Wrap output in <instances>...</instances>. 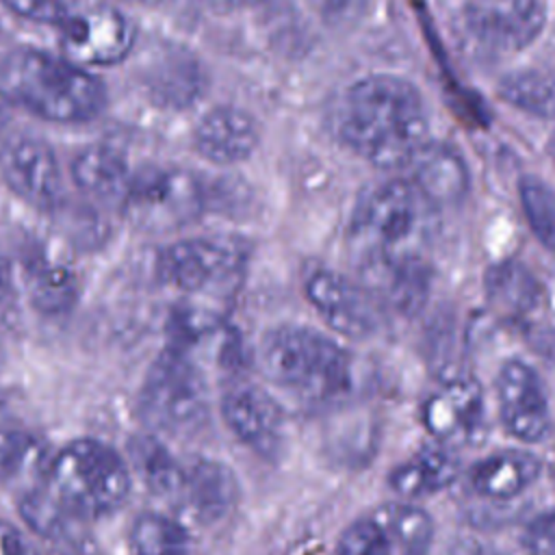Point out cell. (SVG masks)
Instances as JSON below:
<instances>
[{
	"instance_id": "14",
	"label": "cell",
	"mask_w": 555,
	"mask_h": 555,
	"mask_svg": "<svg viewBox=\"0 0 555 555\" xmlns=\"http://www.w3.org/2000/svg\"><path fill=\"white\" fill-rule=\"evenodd\" d=\"M499 421L507 436L535 444L551 429L548 392L538 371L522 360H507L496 375Z\"/></svg>"
},
{
	"instance_id": "6",
	"label": "cell",
	"mask_w": 555,
	"mask_h": 555,
	"mask_svg": "<svg viewBox=\"0 0 555 555\" xmlns=\"http://www.w3.org/2000/svg\"><path fill=\"white\" fill-rule=\"evenodd\" d=\"M139 408L152 429L171 436H189L206 423L208 388L189 351L169 345L154 360L139 390Z\"/></svg>"
},
{
	"instance_id": "19",
	"label": "cell",
	"mask_w": 555,
	"mask_h": 555,
	"mask_svg": "<svg viewBox=\"0 0 555 555\" xmlns=\"http://www.w3.org/2000/svg\"><path fill=\"white\" fill-rule=\"evenodd\" d=\"M540 475V457L529 451L505 449L477 460L468 470V486L486 501L505 503L529 490Z\"/></svg>"
},
{
	"instance_id": "40",
	"label": "cell",
	"mask_w": 555,
	"mask_h": 555,
	"mask_svg": "<svg viewBox=\"0 0 555 555\" xmlns=\"http://www.w3.org/2000/svg\"><path fill=\"white\" fill-rule=\"evenodd\" d=\"M141 2H147V4H156V2H163V0H141Z\"/></svg>"
},
{
	"instance_id": "29",
	"label": "cell",
	"mask_w": 555,
	"mask_h": 555,
	"mask_svg": "<svg viewBox=\"0 0 555 555\" xmlns=\"http://www.w3.org/2000/svg\"><path fill=\"white\" fill-rule=\"evenodd\" d=\"M501 98L531 115H548L555 108V85L553 80L533 69H522L503 76L499 82Z\"/></svg>"
},
{
	"instance_id": "41",
	"label": "cell",
	"mask_w": 555,
	"mask_h": 555,
	"mask_svg": "<svg viewBox=\"0 0 555 555\" xmlns=\"http://www.w3.org/2000/svg\"><path fill=\"white\" fill-rule=\"evenodd\" d=\"M551 468H553V477H555V455H553V464H551Z\"/></svg>"
},
{
	"instance_id": "35",
	"label": "cell",
	"mask_w": 555,
	"mask_h": 555,
	"mask_svg": "<svg viewBox=\"0 0 555 555\" xmlns=\"http://www.w3.org/2000/svg\"><path fill=\"white\" fill-rule=\"evenodd\" d=\"M0 555H39V553L15 525L0 520Z\"/></svg>"
},
{
	"instance_id": "30",
	"label": "cell",
	"mask_w": 555,
	"mask_h": 555,
	"mask_svg": "<svg viewBox=\"0 0 555 555\" xmlns=\"http://www.w3.org/2000/svg\"><path fill=\"white\" fill-rule=\"evenodd\" d=\"M520 204L533 234L555 254V191L538 178H522Z\"/></svg>"
},
{
	"instance_id": "16",
	"label": "cell",
	"mask_w": 555,
	"mask_h": 555,
	"mask_svg": "<svg viewBox=\"0 0 555 555\" xmlns=\"http://www.w3.org/2000/svg\"><path fill=\"white\" fill-rule=\"evenodd\" d=\"M306 297L321 319L347 338H369L382 323V306L369 288L330 269H319L306 280Z\"/></svg>"
},
{
	"instance_id": "32",
	"label": "cell",
	"mask_w": 555,
	"mask_h": 555,
	"mask_svg": "<svg viewBox=\"0 0 555 555\" xmlns=\"http://www.w3.org/2000/svg\"><path fill=\"white\" fill-rule=\"evenodd\" d=\"M520 546L529 555H555V507L538 514L525 525Z\"/></svg>"
},
{
	"instance_id": "2",
	"label": "cell",
	"mask_w": 555,
	"mask_h": 555,
	"mask_svg": "<svg viewBox=\"0 0 555 555\" xmlns=\"http://www.w3.org/2000/svg\"><path fill=\"white\" fill-rule=\"evenodd\" d=\"M0 98L43 121L85 124L104 111L106 87L65 56L24 46L0 59Z\"/></svg>"
},
{
	"instance_id": "28",
	"label": "cell",
	"mask_w": 555,
	"mask_h": 555,
	"mask_svg": "<svg viewBox=\"0 0 555 555\" xmlns=\"http://www.w3.org/2000/svg\"><path fill=\"white\" fill-rule=\"evenodd\" d=\"M132 555H193L186 529L158 512H143L130 527Z\"/></svg>"
},
{
	"instance_id": "18",
	"label": "cell",
	"mask_w": 555,
	"mask_h": 555,
	"mask_svg": "<svg viewBox=\"0 0 555 555\" xmlns=\"http://www.w3.org/2000/svg\"><path fill=\"white\" fill-rule=\"evenodd\" d=\"M258 145V126L249 113L236 106L208 111L193 130L195 152L215 165H236Z\"/></svg>"
},
{
	"instance_id": "27",
	"label": "cell",
	"mask_w": 555,
	"mask_h": 555,
	"mask_svg": "<svg viewBox=\"0 0 555 555\" xmlns=\"http://www.w3.org/2000/svg\"><path fill=\"white\" fill-rule=\"evenodd\" d=\"M130 466L143 486L158 496H176L182 490L184 466L176 462L169 449L152 434L134 436L128 442Z\"/></svg>"
},
{
	"instance_id": "8",
	"label": "cell",
	"mask_w": 555,
	"mask_h": 555,
	"mask_svg": "<svg viewBox=\"0 0 555 555\" xmlns=\"http://www.w3.org/2000/svg\"><path fill=\"white\" fill-rule=\"evenodd\" d=\"M431 544V516L414 503L399 501L356 518L340 533L334 555H427Z\"/></svg>"
},
{
	"instance_id": "9",
	"label": "cell",
	"mask_w": 555,
	"mask_h": 555,
	"mask_svg": "<svg viewBox=\"0 0 555 555\" xmlns=\"http://www.w3.org/2000/svg\"><path fill=\"white\" fill-rule=\"evenodd\" d=\"M56 30L63 56L85 69L117 65L137 46L134 22L108 4L72 11Z\"/></svg>"
},
{
	"instance_id": "22",
	"label": "cell",
	"mask_w": 555,
	"mask_h": 555,
	"mask_svg": "<svg viewBox=\"0 0 555 555\" xmlns=\"http://www.w3.org/2000/svg\"><path fill=\"white\" fill-rule=\"evenodd\" d=\"M460 468L462 464L455 451L440 444H427L390 470L388 488L412 503L449 488L457 479Z\"/></svg>"
},
{
	"instance_id": "13",
	"label": "cell",
	"mask_w": 555,
	"mask_h": 555,
	"mask_svg": "<svg viewBox=\"0 0 555 555\" xmlns=\"http://www.w3.org/2000/svg\"><path fill=\"white\" fill-rule=\"evenodd\" d=\"M542 0H468L462 24L468 39L488 54L527 48L544 26Z\"/></svg>"
},
{
	"instance_id": "33",
	"label": "cell",
	"mask_w": 555,
	"mask_h": 555,
	"mask_svg": "<svg viewBox=\"0 0 555 555\" xmlns=\"http://www.w3.org/2000/svg\"><path fill=\"white\" fill-rule=\"evenodd\" d=\"M306 2L330 26H351L364 15L369 7V0H306Z\"/></svg>"
},
{
	"instance_id": "10",
	"label": "cell",
	"mask_w": 555,
	"mask_h": 555,
	"mask_svg": "<svg viewBox=\"0 0 555 555\" xmlns=\"http://www.w3.org/2000/svg\"><path fill=\"white\" fill-rule=\"evenodd\" d=\"M421 423L436 444L451 451L475 447L486 436V401L477 379L444 377L421 405Z\"/></svg>"
},
{
	"instance_id": "5",
	"label": "cell",
	"mask_w": 555,
	"mask_h": 555,
	"mask_svg": "<svg viewBox=\"0 0 555 555\" xmlns=\"http://www.w3.org/2000/svg\"><path fill=\"white\" fill-rule=\"evenodd\" d=\"M258 362L269 382L304 399L336 397L351 382L349 353L330 336L304 325L269 330L260 340Z\"/></svg>"
},
{
	"instance_id": "17",
	"label": "cell",
	"mask_w": 555,
	"mask_h": 555,
	"mask_svg": "<svg viewBox=\"0 0 555 555\" xmlns=\"http://www.w3.org/2000/svg\"><path fill=\"white\" fill-rule=\"evenodd\" d=\"M141 85L150 102L165 111H184L202 100L208 74L202 61L180 43H160L150 50Z\"/></svg>"
},
{
	"instance_id": "39",
	"label": "cell",
	"mask_w": 555,
	"mask_h": 555,
	"mask_svg": "<svg viewBox=\"0 0 555 555\" xmlns=\"http://www.w3.org/2000/svg\"><path fill=\"white\" fill-rule=\"evenodd\" d=\"M11 106L0 98V154L11 141Z\"/></svg>"
},
{
	"instance_id": "12",
	"label": "cell",
	"mask_w": 555,
	"mask_h": 555,
	"mask_svg": "<svg viewBox=\"0 0 555 555\" xmlns=\"http://www.w3.org/2000/svg\"><path fill=\"white\" fill-rule=\"evenodd\" d=\"M7 189L41 212H56L65 202V182L52 145L39 137H13L0 154Z\"/></svg>"
},
{
	"instance_id": "36",
	"label": "cell",
	"mask_w": 555,
	"mask_h": 555,
	"mask_svg": "<svg viewBox=\"0 0 555 555\" xmlns=\"http://www.w3.org/2000/svg\"><path fill=\"white\" fill-rule=\"evenodd\" d=\"M444 555H509V553L479 538H457L447 546Z\"/></svg>"
},
{
	"instance_id": "20",
	"label": "cell",
	"mask_w": 555,
	"mask_h": 555,
	"mask_svg": "<svg viewBox=\"0 0 555 555\" xmlns=\"http://www.w3.org/2000/svg\"><path fill=\"white\" fill-rule=\"evenodd\" d=\"M238 479L223 462L199 457L184 468L180 496L199 522L212 525L228 518L238 503Z\"/></svg>"
},
{
	"instance_id": "34",
	"label": "cell",
	"mask_w": 555,
	"mask_h": 555,
	"mask_svg": "<svg viewBox=\"0 0 555 555\" xmlns=\"http://www.w3.org/2000/svg\"><path fill=\"white\" fill-rule=\"evenodd\" d=\"M28 440L17 425L0 410V468H9L22 462L26 455Z\"/></svg>"
},
{
	"instance_id": "15",
	"label": "cell",
	"mask_w": 555,
	"mask_h": 555,
	"mask_svg": "<svg viewBox=\"0 0 555 555\" xmlns=\"http://www.w3.org/2000/svg\"><path fill=\"white\" fill-rule=\"evenodd\" d=\"M219 410L225 427L249 451L267 460H273L280 453L286 418L282 405L264 388L247 382H234L221 395Z\"/></svg>"
},
{
	"instance_id": "25",
	"label": "cell",
	"mask_w": 555,
	"mask_h": 555,
	"mask_svg": "<svg viewBox=\"0 0 555 555\" xmlns=\"http://www.w3.org/2000/svg\"><path fill=\"white\" fill-rule=\"evenodd\" d=\"M412 184L434 204H453L462 199L468 186V173L462 156L440 143H425L408 163Z\"/></svg>"
},
{
	"instance_id": "31",
	"label": "cell",
	"mask_w": 555,
	"mask_h": 555,
	"mask_svg": "<svg viewBox=\"0 0 555 555\" xmlns=\"http://www.w3.org/2000/svg\"><path fill=\"white\" fill-rule=\"evenodd\" d=\"M13 15L43 26L59 28L72 13L65 0H0Z\"/></svg>"
},
{
	"instance_id": "38",
	"label": "cell",
	"mask_w": 555,
	"mask_h": 555,
	"mask_svg": "<svg viewBox=\"0 0 555 555\" xmlns=\"http://www.w3.org/2000/svg\"><path fill=\"white\" fill-rule=\"evenodd\" d=\"M13 288V267L7 254L0 249V306L7 301Z\"/></svg>"
},
{
	"instance_id": "11",
	"label": "cell",
	"mask_w": 555,
	"mask_h": 555,
	"mask_svg": "<svg viewBox=\"0 0 555 555\" xmlns=\"http://www.w3.org/2000/svg\"><path fill=\"white\" fill-rule=\"evenodd\" d=\"M238 269L241 254L234 245L202 236L173 241L156 258L160 282L184 295L217 293Z\"/></svg>"
},
{
	"instance_id": "3",
	"label": "cell",
	"mask_w": 555,
	"mask_h": 555,
	"mask_svg": "<svg viewBox=\"0 0 555 555\" xmlns=\"http://www.w3.org/2000/svg\"><path fill=\"white\" fill-rule=\"evenodd\" d=\"M436 234V206L410 182L371 189L353 212V238L362 262L425 260Z\"/></svg>"
},
{
	"instance_id": "24",
	"label": "cell",
	"mask_w": 555,
	"mask_h": 555,
	"mask_svg": "<svg viewBox=\"0 0 555 555\" xmlns=\"http://www.w3.org/2000/svg\"><path fill=\"white\" fill-rule=\"evenodd\" d=\"M126 156L106 143L85 145L69 165V178L74 186L89 199L108 202L119 199L130 182Z\"/></svg>"
},
{
	"instance_id": "26",
	"label": "cell",
	"mask_w": 555,
	"mask_h": 555,
	"mask_svg": "<svg viewBox=\"0 0 555 555\" xmlns=\"http://www.w3.org/2000/svg\"><path fill=\"white\" fill-rule=\"evenodd\" d=\"M486 295L494 312L509 321H527L544 304L542 284L516 260H505L488 269Z\"/></svg>"
},
{
	"instance_id": "4",
	"label": "cell",
	"mask_w": 555,
	"mask_h": 555,
	"mask_svg": "<svg viewBox=\"0 0 555 555\" xmlns=\"http://www.w3.org/2000/svg\"><path fill=\"white\" fill-rule=\"evenodd\" d=\"M41 488L72 518L89 520L108 516L128 501L132 473L111 444L78 438L50 460Z\"/></svg>"
},
{
	"instance_id": "1",
	"label": "cell",
	"mask_w": 555,
	"mask_h": 555,
	"mask_svg": "<svg viewBox=\"0 0 555 555\" xmlns=\"http://www.w3.org/2000/svg\"><path fill=\"white\" fill-rule=\"evenodd\" d=\"M340 139L377 167L408 165L427 143V108L418 89L399 76L377 74L351 85L340 100Z\"/></svg>"
},
{
	"instance_id": "7",
	"label": "cell",
	"mask_w": 555,
	"mask_h": 555,
	"mask_svg": "<svg viewBox=\"0 0 555 555\" xmlns=\"http://www.w3.org/2000/svg\"><path fill=\"white\" fill-rule=\"evenodd\" d=\"M124 219L141 232H173L193 223L206 193L199 178L178 165H145L130 176L121 195Z\"/></svg>"
},
{
	"instance_id": "37",
	"label": "cell",
	"mask_w": 555,
	"mask_h": 555,
	"mask_svg": "<svg viewBox=\"0 0 555 555\" xmlns=\"http://www.w3.org/2000/svg\"><path fill=\"white\" fill-rule=\"evenodd\" d=\"M199 2L208 9H212V11L228 13V11L249 9V7H256V4H262V2H269V0H199Z\"/></svg>"
},
{
	"instance_id": "23",
	"label": "cell",
	"mask_w": 555,
	"mask_h": 555,
	"mask_svg": "<svg viewBox=\"0 0 555 555\" xmlns=\"http://www.w3.org/2000/svg\"><path fill=\"white\" fill-rule=\"evenodd\" d=\"M24 284L30 306L43 317L67 314L80 295L76 271L43 251H33L24 262Z\"/></svg>"
},
{
	"instance_id": "21",
	"label": "cell",
	"mask_w": 555,
	"mask_h": 555,
	"mask_svg": "<svg viewBox=\"0 0 555 555\" xmlns=\"http://www.w3.org/2000/svg\"><path fill=\"white\" fill-rule=\"evenodd\" d=\"M369 293L379 306H390L403 317L416 314L427 301L429 271L425 260L412 262H362Z\"/></svg>"
}]
</instances>
